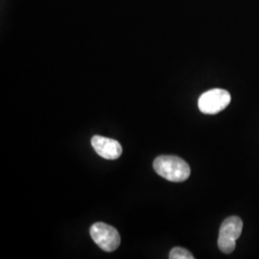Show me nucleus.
I'll return each instance as SVG.
<instances>
[{"instance_id": "39448f33", "label": "nucleus", "mask_w": 259, "mask_h": 259, "mask_svg": "<svg viewBox=\"0 0 259 259\" xmlns=\"http://www.w3.org/2000/svg\"><path fill=\"white\" fill-rule=\"evenodd\" d=\"M92 145L94 151L106 159H116L122 154L121 144L115 139L94 136L92 139Z\"/></svg>"}, {"instance_id": "f03ea898", "label": "nucleus", "mask_w": 259, "mask_h": 259, "mask_svg": "<svg viewBox=\"0 0 259 259\" xmlns=\"http://www.w3.org/2000/svg\"><path fill=\"white\" fill-rule=\"evenodd\" d=\"M242 230L243 222L237 216H231L222 223L219 231L218 247L224 253H231L234 250Z\"/></svg>"}, {"instance_id": "423d86ee", "label": "nucleus", "mask_w": 259, "mask_h": 259, "mask_svg": "<svg viewBox=\"0 0 259 259\" xmlns=\"http://www.w3.org/2000/svg\"><path fill=\"white\" fill-rule=\"evenodd\" d=\"M170 259H194L193 254L189 250H185L181 247L172 249L169 254Z\"/></svg>"}, {"instance_id": "f257e3e1", "label": "nucleus", "mask_w": 259, "mask_h": 259, "mask_svg": "<svg viewBox=\"0 0 259 259\" xmlns=\"http://www.w3.org/2000/svg\"><path fill=\"white\" fill-rule=\"evenodd\" d=\"M153 165L157 174L174 183L185 182L191 173L188 163L176 156H159Z\"/></svg>"}, {"instance_id": "7ed1b4c3", "label": "nucleus", "mask_w": 259, "mask_h": 259, "mask_svg": "<svg viewBox=\"0 0 259 259\" xmlns=\"http://www.w3.org/2000/svg\"><path fill=\"white\" fill-rule=\"evenodd\" d=\"M90 232L94 243L105 251H113L120 245L119 232L108 224L95 223L92 226Z\"/></svg>"}, {"instance_id": "20e7f679", "label": "nucleus", "mask_w": 259, "mask_h": 259, "mask_svg": "<svg viewBox=\"0 0 259 259\" xmlns=\"http://www.w3.org/2000/svg\"><path fill=\"white\" fill-rule=\"evenodd\" d=\"M231 101L232 96L229 92L221 89H214L200 96L198 107L204 114H217L224 111Z\"/></svg>"}]
</instances>
